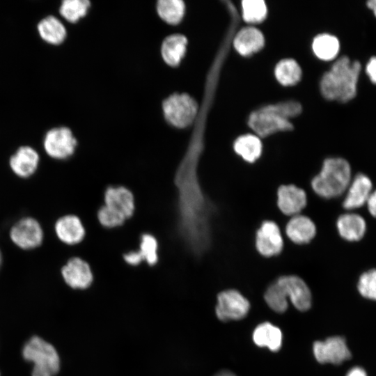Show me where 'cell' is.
I'll list each match as a JSON object with an SVG mask.
<instances>
[{
	"instance_id": "6da1fadb",
	"label": "cell",
	"mask_w": 376,
	"mask_h": 376,
	"mask_svg": "<svg viewBox=\"0 0 376 376\" xmlns=\"http://www.w3.org/2000/svg\"><path fill=\"white\" fill-rule=\"evenodd\" d=\"M187 148L175 172V230L185 249L201 258L210 248L212 220L217 208L201 187L198 164L203 151L201 116L195 120Z\"/></svg>"
},
{
	"instance_id": "7a4b0ae2",
	"label": "cell",
	"mask_w": 376,
	"mask_h": 376,
	"mask_svg": "<svg viewBox=\"0 0 376 376\" xmlns=\"http://www.w3.org/2000/svg\"><path fill=\"white\" fill-rule=\"evenodd\" d=\"M361 70L358 61L341 56L324 74L320 81L322 94L329 100L346 102L352 100L357 95Z\"/></svg>"
},
{
	"instance_id": "3957f363",
	"label": "cell",
	"mask_w": 376,
	"mask_h": 376,
	"mask_svg": "<svg viewBox=\"0 0 376 376\" xmlns=\"http://www.w3.org/2000/svg\"><path fill=\"white\" fill-rule=\"evenodd\" d=\"M351 167L341 157H329L323 162L322 169L311 181L315 193L324 198H336L343 194L351 180Z\"/></svg>"
},
{
	"instance_id": "277c9868",
	"label": "cell",
	"mask_w": 376,
	"mask_h": 376,
	"mask_svg": "<svg viewBox=\"0 0 376 376\" xmlns=\"http://www.w3.org/2000/svg\"><path fill=\"white\" fill-rule=\"evenodd\" d=\"M163 116L167 123L176 128H185L195 122L200 107L187 93H173L162 102Z\"/></svg>"
},
{
	"instance_id": "5b68a950",
	"label": "cell",
	"mask_w": 376,
	"mask_h": 376,
	"mask_svg": "<svg viewBox=\"0 0 376 376\" xmlns=\"http://www.w3.org/2000/svg\"><path fill=\"white\" fill-rule=\"evenodd\" d=\"M23 357L33 363L32 376H54L60 368L56 349L38 336L31 338L23 348Z\"/></svg>"
},
{
	"instance_id": "8992f818",
	"label": "cell",
	"mask_w": 376,
	"mask_h": 376,
	"mask_svg": "<svg viewBox=\"0 0 376 376\" xmlns=\"http://www.w3.org/2000/svg\"><path fill=\"white\" fill-rule=\"evenodd\" d=\"M249 125L258 135L263 137L292 128L290 121L279 113L275 104L266 106L253 112L249 117Z\"/></svg>"
},
{
	"instance_id": "52a82bcc",
	"label": "cell",
	"mask_w": 376,
	"mask_h": 376,
	"mask_svg": "<svg viewBox=\"0 0 376 376\" xmlns=\"http://www.w3.org/2000/svg\"><path fill=\"white\" fill-rule=\"evenodd\" d=\"M77 140L68 127L61 126L48 130L43 139L46 153L56 159H65L75 152Z\"/></svg>"
},
{
	"instance_id": "ba28073f",
	"label": "cell",
	"mask_w": 376,
	"mask_h": 376,
	"mask_svg": "<svg viewBox=\"0 0 376 376\" xmlns=\"http://www.w3.org/2000/svg\"><path fill=\"white\" fill-rule=\"evenodd\" d=\"M9 236L12 242L18 247L28 250L41 245L44 233L38 220L33 217H26L12 226Z\"/></svg>"
},
{
	"instance_id": "9c48e42d",
	"label": "cell",
	"mask_w": 376,
	"mask_h": 376,
	"mask_svg": "<svg viewBox=\"0 0 376 376\" xmlns=\"http://www.w3.org/2000/svg\"><path fill=\"white\" fill-rule=\"evenodd\" d=\"M249 301L237 290L230 289L219 293L216 315L221 321L238 320L249 313Z\"/></svg>"
},
{
	"instance_id": "30bf717a",
	"label": "cell",
	"mask_w": 376,
	"mask_h": 376,
	"mask_svg": "<svg viewBox=\"0 0 376 376\" xmlns=\"http://www.w3.org/2000/svg\"><path fill=\"white\" fill-rule=\"evenodd\" d=\"M275 281L284 297L287 299L289 298L296 308L305 311L311 308V292L302 279L295 275H285Z\"/></svg>"
},
{
	"instance_id": "8fae6325",
	"label": "cell",
	"mask_w": 376,
	"mask_h": 376,
	"mask_svg": "<svg viewBox=\"0 0 376 376\" xmlns=\"http://www.w3.org/2000/svg\"><path fill=\"white\" fill-rule=\"evenodd\" d=\"M313 350L316 360L321 363L340 364L351 357L345 339L340 336L330 337L324 341H315Z\"/></svg>"
},
{
	"instance_id": "7c38bea8",
	"label": "cell",
	"mask_w": 376,
	"mask_h": 376,
	"mask_svg": "<svg viewBox=\"0 0 376 376\" xmlns=\"http://www.w3.org/2000/svg\"><path fill=\"white\" fill-rule=\"evenodd\" d=\"M256 246L263 256L279 254L283 247V240L278 225L273 221H263L256 235Z\"/></svg>"
},
{
	"instance_id": "4fadbf2b",
	"label": "cell",
	"mask_w": 376,
	"mask_h": 376,
	"mask_svg": "<svg viewBox=\"0 0 376 376\" xmlns=\"http://www.w3.org/2000/svg\"><path fill=\"white\" fill-rule=\"evenodd\" d=\"M63 280L74 289H86L93 281V274L90 265L84 259L70 258L61 269Z\"/></svg>"
},
{
	"instance_id": "5bb4252c",
	"label": "cell",
	"mask_w": 376,
	"mask_h": 376,
	"mask_svg": "<svg viewBox=\"0 0 376 376\" xmlns=\"http://www.w3.org/2000/svg\"><path fill=\"white\" fill-rule=\"evenodd\" d=\"M158 247L157 238L151 233H144L140 236L139 249L123 253V258L131 266H137L142 262L154 266L159 260Z\"/></svg>"
},
{
	"instance_id": "9a60e30c",
	"label": "cell",
	"mask_w": 376,
	"mask_h": 376,
	"mask_svg": "<svg viewBox=\"0 0 376 376\" xmlns=\"http://www.w3.org/2000/svg\"><path fill=\"white\" fill-rule=\"evenodd\" d=\"M104 205L123 215L126 219L135 211L134 196L125 186H109L104 192Z\"/></svg>"
},
{
	"instance_id": "2e32d148",
	"label": "cell",
	"mask_w": 376,
	"mask_h": 376,
	"mask_svg": "<svg viewBox=\"0 0 376 376\" xmlns=\"http://www.w3.org/2000/svg\"><path fill=\"white\" fill-rule=\"evenodd\" d=\"M306 194L304 189L294 185H283L277 191V205L285 215L295 216L306 207Z\"/></svg>"
},
{
	"instance_id": "e0dca14e",
	"label": "cell",
	"mask_w": 376,
	"mask_h": 376,
	"mask_svg": "<svg viewBox=\"0 0 376 376\" xmlns=\"http://www.w3.org/2000/svg\"><path fill=\"white\" fill-rule=\"evenodd\" d=\"M57 237L68 245L80 243L86 235L85 228L79 217L66 214L58 218L54 224Z\"/></svg>"
},
{
	"instance_id": "ac0fdd59",
	"label": "cell",
	"mask_w": 376,
	"mask_h": 376,
	"mask_svg": "<svg viewBox=\"0 0 376 376\" xmlns=\"http://www.w3.org/2000/svg\"><path fill=\"white\" fill-rule=\"evenodd\" d=\"M39 162V154L33 148L22 146L10 157L9 166L16 175L26 178L36 172Z\"/></svg>"
},
{
	"instance_id": "d6986e66",
	"label": "cell",
	"mask_w": 376,
	"mask_h": 376,
	"mask_svg": "<svg viewBox=\"0 0 376 376\" xmlns=\"http://www.w3.org/2000/svg\"><path fill=\"white\" fill-rule=\"evenodd\" d=\"M347 190L343 206L348 210H354L366 204L373 191V183L366 175L359 173L351 180Z\"/></svg>"
},
{
	"instance_id": "ffe728a7",
	"label": "cell",
	"mask_w": 376,
	"mask_h": 376,
	"mask_svg": "<svg viewBox=\"0 0 376 376\" xmlns=\"http://www.w3.org/2000/svg\"><path fill=\"white\" fill-rule=\"evenodd\" d=\"M187 43V37L181 33H173L164 38L160 50L164 61L172 67L178 65L185 55Z\"/></svg>"
},
{
	"instance_id": "44dd1931",
	"label": "cell",
	"mask_w": 376,
	"mask_h": 376,
	"mask_svg": "<svg viewBox=\"0 0 376 376\" xmlns=\"http://www.w3.org/2000/svg\"><path fill=\"white\" fill-rule=\"evenodd\" d=\"M286 235L296 244H306L313 240L316 233L313 221L304 215L293 216L286 225Z\"/></svg>"
},
{
	"instance_id": "7402d4cb",
	"label": "cell",
	"mask_w": 376,
	"mask_h": 376,
	"mask_svg": "<svg viewBox=\"0 0 376 376\" xmlns=\"http://www.w3.org/2000/svg\"><path fill=\"white\" fill-rule=\"evenodd\" d=\"M340 237L350 242L361 240L366 230V223L363 217L355 213L340 215L336 221Z\"/></svg>"
},
{
	"instance_id": "603a6c76",
	"label": "cell",
	"mask_w": 376,
	"mask_h": 376,
	"mask_svg": "<svg viewBox=\"0 0 376 376\" xmlns=\"http://www.w3.org/2000/svg\"><path fill=\"white\" fill-rule=\"evenodd\" d=\"M234 47L242 55L247 56L260 50L264 45L263 33L256 28L246 27L236 35Z\"/></svg>"
},
{
	"instance_id": "cb8c5ba5",
	"label": "cell",
	"mask_w": 376,
	"mask_h": 376,
	"mask_svg": "<svg viewBox=\"0 0 376 376\" xmlns=\"http://www.w3.org/2000/svg\"><path fill=\"white\" fill-rule=\"evenodd\" d=\"M37 29L41 38L52 45L62 43L67 36L65 25L53 15L42 19L37 25Z\"/></svg>"
},
{
	"instance_id": "d4e9b609",
	"label": "cell",
	"mask_w": 376,
	"mask_h": 376,
	"mask_svg": "<svg viewBox=\"0 0 376 376\" xmlns=\"http://www.w3.org/2000/svg\"><path fill=\"white\" fill-rule=\"evenodd\" d=\"M253 340L259 347H266L276 352L282 345V333L279 327L270 322H263L254 329Z\"/></svg>"
},
{
	"instance_id": "484cf974",
	"label": "cell",
	"mask_w": 376,
	"mask_h": 376,
	"mask_svg": "<svg viewBox=\"0 0 376 376\" xmlns=\"http://www.w3.org/2000/svg\"><path fill=\"white\" fill-rule=\"evenodd\" d=\"M234 150L244 161L253 163L261 155L263 146L260 139L253 134L238 137L234 143Z\"/></svg>"
},
{
	"instance_id": "4316f807",
	"label": "cell",
	"mask_w": 376,
	"mask_h": 376,
	"mask_svg": "<svg viewBox=\"0 0 376 376\" xmlns=\"http://www.w3.org/2000/svg\"><path fill=\"white\" fill-rule=\"evenodd\" d=\"M312 47L315 54L319 58L330 61L338 55L340 42L336 36L329 33H322L314 38Z\"/></svg>"
},
{
	"instance_id": "83f0119b",
	"label": "cell",
	"mask_w": 376,
	"mask_h": 376,
	"mask_svg": "<svg viewBox=\"0 0 376 376\" xmlns=\"http://www.w3.org/2000/svg\"><path fill=\"white\" fill-rule=\"evenodd\" d=\"M156 9L159 17L170 24L180 23L184 17L185 4L182 0H159Z\"/></svg>"
},
{
	"instance_id": "f1b7e54d",
	"label": "cell",
	"mask_w": 376,
	"mask_h": 376,
	"mask_svg": "<svg viewBox=\"0 0 376 376\" xmlns=\"http://www.w3.org/2000/svg\"><path fill=\"white\" fill-rule=\"evenodd\" d=\"M275 76L279 82L285 86L295 84L301 78V70L293 59L281 60L275 68Z\"/></svg>"
},
{
	"instance_id": "f546056e",
	"label": "cell",
	"mask_w": 376,
	"mask_h": 376,
	"mask_svg": "<svg viewBox=\"0 0 376 376\" xmlns=\"http://www.w3.org/2000/svg\"><path fill=\"white\" fill-rule=\"evenodd\" d=\"M90 6L91 2L88 0H64L61 3L59 13L66 20L75 23L86 15Z\"/></svg>"
},
{
	"instance_id": "4dcf8cb0",
	"label": "cell",
	"mask_w": 376,
	"mask_h": 376,
	"mask_svg": "<svg viewBox=\"0 0 376 376\" xmlns=\"http://www.w3.org/2000/svg\"><path fill=\"white\" fill-rule=\"evenodd\" d=\"M242 7L243 18L249 23L260 22L267 15V6L263 0H244Z\"/></svg>"
},
{
	"instance_id": "1f68e13d",
	"label": "cell",
	"mask_w": 376,
	"mask_h": 376,
	"mask_svg": "<svg viewBox=\"0 0 376 376\" xmlns=\"http://www.w3.org/2000/svg\"><path fill=\"white\" fill-rule=\"evenodd\" d=\"M264 298L267 304L276 313H283L288 308V299L284 297L276 281L268 286L264 294Z\"/></svg>"
},
{
	"instance_id": "d6a6232c",
	"label": "cell",
	"mask_w": 376,
	"mask_h": 376,
	"mask_svg": "<svg viewBox=\"0 0 376 376\" xmlns=\"http://www.w3.org/2000/svg\"><path fill=\"white\" fill-rule=\"evenodd\" d=\"M97 218L99 223L107 228L120 226L127 220L123 215L104 205L98 209Z\"/></svg>"
},
{
	"instance_id": "836d02e7",
	"label": "cell",
	"mask_w": 376,
	"mask_h": 376,
	"mask_svg": "<svg viewBox=\"0 0 376 376\" xmlns=\"http://www.w3.org/2000/svg\"><path fill=\"white\" fill-rule=\"evenodd\" d=\"M357 288L363 297L376 300V269L363 273L359 277Z\"/></svg>"
},
{
	"instance_id": "e575fe53",
	"label": "cell",
	"mask_w": 376,
	"mask_h": 376,
	"mask_svg": "<svg viewBox=\"0 0 376 376\" xmlns=\"http://www.w3.org/2000/svg\"><path fill=\"white\" fill-rule=\"evenodd\" d=\"M365 71L370 81L376 84V56H372L366 65Z\"/></svg>"
},
{
	"instance_id": "d590c367",
	"label": "cell",
	"mask_w": 376,
	"mask_h": 376,
	"mask_svg": "<svg viewBox=\"0 0 376 376\" xmlns=\"http://www.w3.org/2000/svg\"><path fill=\"white\" fill-rule=\"evenodd\" d=\"M366 204L370 214L376 217V189L372 191Z\"/></svg>"
},
{
	"instance_id": "8d00e7d4",
	"label": "cell",
	"mask_w": 376,
	"mask_h": 376,
	"mask_svg": "<svg viewBox=\"0 0 376 376\" xmlns=\"http://www.w3.org/2000/svg\"><path fill=\"white\" fill-rule=\"evenodd\" d=\"M346 376H367V375L363 368L354 367L347 373Z\"/></svg>"
},
{
	"instance_id": "74e56055",
	"label": "cell",
	"mask_w": 376,
	"mask_h": 376,
	"mask_svg": "<svg viewBox=\"0 0 376 376\" xmlns=\"http://www.w3.org/2000/svg\"><path fill=\"white\" fill-rule=\"evenodd\" d=\"M367 6L370 8L376 17V0H370L367 1Z\"/></svg>"
},
{
	"instance_id": "f35d334b",
	"label": "cell",
	"mask_w": 376,
	"mask_h": 376,
	"mask_svg": "<svg viewBox=\"0 0 376 376\" xmlns=\"http://www.w3.org/2000/svg\"><path fill=\"white\" fill-rule=\"evenodd\" d=\"M215 376H236V375L228 370H223L219 373L218 374H217Z\"/></svg>"
},
{
	"instance_id": "ab89813d",
	"label": "cell",
	"mask_w": 376,
	"mask_h": 376,
	"mask_svg": "<svg viewBox=\"0 0 376 376\" xmlns=\"http://www.w3.org/2000/svg\"><path fill=\"white\" fill-rule=\"evenodd\" d=\"M2 262H3V256H2L1 251L0 249V268H1V266L2 265Z\"/></svg>"
}]
</instances>
